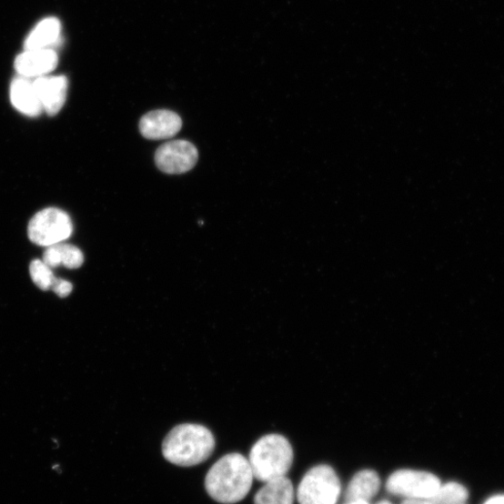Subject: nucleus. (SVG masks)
<instances>
[{
    "mask_svg": "<svg viewBox=\"0 0 504 504\" xmlns=\"http://www.w3.org/2000/svg\"><path fill=\"white\" fill-rule=\"evenodd\" d=\"M377 504H392L390 501L387 500V499H383L379 502H378Z\"/></svg>",
    "mask_w": 504,
    "mask_h": 504,
    "instance_id": "23",
    "label": "nucleus"
},
{
    "mask_svg": "<svg viewBox=\"0 0 504 504\" xmlns=\"http://www.w3.org/2000/svg\"><path fill=\"white\" fill-rule=\"evenodd\" d=\"M198 161V152L195 146L186 140H174L163 144L156 154L157 167L172 175L184 174L195 167Z\"/></svg>",
    "mask_w": 504,
    "mask_h": 504,
    "instance_id": "7",
    "label": "nucleus"
},
{
    "mask_svg": "<svg viewBox=\"0 0 504 504\" xmlns=\"http://www.w3.org/2000/svg\"><path fill=\"white\" fill-rule=\"evenodd\" d=\"M484 504H504V495L491 497Z\"/></svg>",
    "mask_w": 504,
    "mask_h": 504,
    "instance_id": "21",
    "label": "nucleus"
},
{
    "mask_svg": "<svg viewBox=\"0 0 504 504\" xmlns=\"http://www.w3.org/2000/svg\"><path fill=\"white\" fill-rule=\"evenodd\" d=\"M61 33L58 19L49 17L40 22L29 34L25 43V51L50 49L56 43Z\"/></svg>",
    "mask_w": 504,
    "mask_h": 504,
    "instance_id": "14",
    "label": "nucleus"
},
{
    "mask_svg": "<svg viewBox=\"0 0 504 504\" xmlns=\"http://www.w3.org/2000/svg\"><path fill=\"white\" fill-rule=\"evenodd\" d=\"M381 481L374 470L358 472L348 483L346 492V501L366 500L374 499L379 492Z\"/></svg>",
    "mask_w": 504,
    "mask_h": 504,
    "instance_id": "12",
    "label": "nucleus"
},
{
    "mask_svg": "<svg viewBox=\"0 0 504 504\" xmlns=\"http://www.w3.org/2000/svg\"><path fill=\"white\" fill-rule=\"evenodd\" d=\"M248 462L255 479L266 483L289 473L294 462V449L283 436L267 435L251 448Z\"/></svg>",
    "mask_w": 504,
    "mask_h": 504,
    "instance_id": "3",
    "label": "nucleus"
},
{
    "mask_svg": "<svg viewBox=\"0 0 504 504\" xmlns=\"http://www.w3.org/2000/svg\"><path fill=\"white\" fill-rule=\"evenodd\" d=\"M74 232L69 216L63 210L49 207L34 216L28 225V237L35 245L50 247L62 243Z\"/></svg>",
    "mask_w": 504,
    "mask_h": 504,
    "instance_id": "5",
    "label": "nucleus"
},
{
    "mask_svg": "<svg viewBox=\"0 0 504 504\" xmlns=\"http://www.w3.org/2000/svg\"><path fill=\"white\" fill-rule=\"evenodd\" d=\"M61 266L69 269H76L84 265L85 257L80 248L69 244H57Z\"/></svg>",
    "mask_w": 504,
    "mask_h": 504,
    "instance_id": "17",
    "label": "nucleus"
},
{
    "mask_svg": "<svg viewBox=\"0 0 504 504\" xmlns=\"http://www.w3.org/2000/svg\"><path fill=\"white\" fill-rule=\"evenodd\" d=\"M183 121L176 113L158 110L144 116L139 122V130L148 139L170 138L181 131Z\"/></svg>",
    "mask_w": 504,
    "mask_h": 504,
    "instance_id": "8",
    "label": "nucleus"
},
{
    "mask_svg": "<svg viewBox=\"0 0 504 504\" xmlns=\"http://www.w3.org/2000/svg\"><path fill=\"white\" fill-rule=\"evenodd\" d=\"M215 447V438L207 428L186 423L169 431L163 442L162 451L169 462L181 467H192L207 460Z\"/></svg>",
    "mask_w": 504,
    "mask_h": 504,
    "instance_id": "2",
    "label": "nucleus"
},
{
    "mask_svg": "<svg viewBox=\"0 0 504 504\" xmlns=\"http://www.w3.org/2000/svg\"><path fill=\"white\" fill-rule=\"evenodd\" d=\"M254 479L248 459L231 453L213 464L206 476L205 488L214 500L234 504L247 497Z\"/></svg>",
    "mask_w": 504,
    "mask_h": 504,
    "instance_id": "1",
    "label": "nucleus"
},
{
    "mask_svg": "<svg viewBox=\"0 0 504 504\" xmlns=\"http://www.w3.org/2000/svg\"><path fill=\"white\" fill-rule=\"evenodd\" d=\"M29 272L33 282L43 291L52 289L55 277L54 273L44 261L34 260L29 267Z\"/></svg>",
    "mask_w": 504,
    "mask_h": 504,
    "instance_id": "16",
    "label": "nucleus"
},
{
    "mask_svg": "<svg viewBox=\"0 0 504 504\" xmlns=\"http://www.w3.org/2000/svg\"><path fill=\"white\" fill-rule=\"evenodd\" d=\"M49 267L55 268L61 266L59 249L56 245L47 247L43 260Z\"/></svg>",
    "mask_w": 504,
    "mask_h": 504,
    "instance_id": "18",
    "label": "nucleus"
},
{
    "mask_svg": "<svg viewBox=\"0 0 504 504\" xmlns=\"http://www.w3.org/2000/svg\"><path fill=\"white\" fill-rule=\"evenodd\" d=\"M469 492L467 489L457 482H449L441 485L435 496L428 499L433 504H465Z\"/></svg>",
    "mask_w": 504,
    "mask_h": 504,
    "instance_id": "15",
    "label": "nucleus"
},
{
    "mask_svg": "<svg viewBox=\"0 0 504 504\" xmlns=\"http://www.w3.org/2000/svg\"><path fill=\"white\" fill-rule=\"evenodd\" d=\"M344 504H369V501L366 500H352V501H346Z\"/></svg>",
    "mask_w": 504,
    "mask_h": 504,
    "instance_id": "22",
    "label": "nucleus"
},
{
    "mask_svg": "<svg viewBox=\"0 0 504 504\" xmlns=\"http://www.w3.org/2000/svg\"><path fill=\"white\" fill-rule=\"evenodd\" d=\"M52 290L59 297L66 298L71 294L72 290H74V286L66 280L55 277L52 286Z\"/></svg>",
    "mask_w": 504,
    "mask_h": 504,
    "instance_id": "19",
    "label": "nucleus"
},
{
    "mask_svg": "<svg viewBox=\"0 0 504 504\" xmlns=\"http://www.w3.org/2000/svg\"><path fill=\"white\" fill-rule=\"evenodd\" d=\"M44 111L55 116L65 105L67 94V79L65 76H43L33 80Z\"/></svg>",
    "mask_w": 504,
    "mask_h": 504,
    "instance_id": "9",
    "label": "nucleus"
},
{
    "mask_svg": "<svg viewBox=\"0 0 504 504\" xmlns=\"http://www.w3.org/2000/svg\"><path fill=\"white\" fill-rule=\"evenodd\" d=\"M11 100L17 111L29 117H37L44 112L33 80L26 77L15 79L11 86Z\"/></svg>",
    "mask_w": 504,
    "mask_h": 504,
    "instance_id": "11",
    "label": "nucleus"
},
{
    "mask_svg": "<svg viewBox=\"0 0 504 504\" xmlns=\"http://www.w3.org/2000/svg\"><path fill=\"white\" fill-rule=\"evenodd\" d=\"M58 64V56L52 49L25 51L15 60L18 74L26 78L46 76Z\"/></svg>",
    "mask_w": 504,
    "mask_h": 504,
    "instance_id": "10",
    "label": "nucleus"
},
{
    "mask_svg": "<svg viewBox=\"0 0 504 504\" xmlns=\"http://www.w3.org/2000/svg\"><path fill=\"white\" fill-rule=\"evenodd\" d=\"M342 487L340 479L327 464L317 465L304 476L297 489L300 504H337Z\"/></svg>",
    "mask_w": 504,
    "mask_h": 504,
    "instance_id": "4",
    "label": "nucleus"
},
{
    "mask_svg": "<svg viewBox=\"0 0 504 504\" xmlns=\"http://www.w3.org/2000/svg\"><path fill=\"white\" fill-rule=\"evenodd\" d=\"M401 504H433L428 499H406Z\"/></svg>",
    "mask_w": 504,
    "mask_h": 504,
    "instance_id": "20",
    "label": "nucleus"
},
{
    "mask_svg": "<svg viewBox=\"0 0 504 504\" xmlns=\"http://www.w3.org/2000/svg\"><path fill=\"white\" fill-rule=\"evenodd\" d=\"M295 489L286 477L266 482L255 497V504H294Z\"/></svg>",
    "mask_w": 504,
    "mask_h": 504,
    "instance_id": "13",
    "label": "nucleus"
},
{
    "mask_svg": "<svg viewBox=\"0 0 504 504\" xmlns=\"http://www.w3.org/2000/svg\"><path fill=\"white\" fill-rule=\"evenodd\" d=\"M441 485L440 479L434 474L403 469L389 476L386 489L394 496L428 499L436 495Z\"/></svg>",
    "mask_w": 504,
    "mask_h": 504,
    "instance_id": "6",
    "label": "nucleus"
}]
</instances>
